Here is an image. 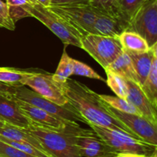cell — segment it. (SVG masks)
<instances>
[{"instance_id": "cell-4", "label": "cell", "mask_w": 157, "mask_h": 157, "mask_svg": "<svg viewBox=\"0 0 157 157\" xmlns=\"http://www.w3.org/2000/svg\"><path fill=\"white\" fill-rule=\"evenodd\" d=\"M89 127L107 145L117 152H129L150 157L157 150V146L147 144L128 133L89 124Z\"/></svg>"}, {"instance_id": "cell-8", "label": "cell", "mask_w": 157, "mask_h": 157, "mask_svg": "<svg viewBox=\"0 0 157 157\" xmlns=\"http://www.w3.org/2000/svg\"><path fill=\"white\" fill-rule=\"evenodd\" d=\"M127 31L136 32L153 47L157 44V0H147L129 22Z\"/></svg>"}, {"instance_id": "cell-10", "label": "cell", "mask_w": 157, "mask_h": 157, "mask_svg": "<svg viewBox=\"0 0 157 157\" xmlns=\"http://www.w3.org/2000/svg\"><path fill=\"white\" fill-rule=\"evenodd\" d=\"M107 109L137 137L147 144L157 146V127L153 125L144 117L119 111L108 105Z\"/></svg>"}, {"instance_id": "cell-14", "label": "cell", "mask_w": 157, "mask_h": 157, "mask_svg": "<svg viewBox=\"0 0 157 157\" xmlns=\"http://www.w3.org/2000/svg\"><path fill=\"white\" fill-rule=\"evenodd\" d=\"M0 120L19 128H26L31 124L19 110L14 95L0 94Z\"/></svg>"}, {"instance_id": "cell-34", "label": "cell", "mask_w": 157, "mask_h": 157, "mask_svg": "<svg viewBox=\"0 0 157 157\" xmlns=\"http://www.w3.org/2000/svg\"><path fill=\"white\" fill-rule=\"evenodd\" d=\"M115 157H148L145 155L137 154V153H129V152H118Z\"/></svg>"}, {"instance_id": "cell-28", "label": "cell", "mask_w": 157, "mask_h": 157, "mask_svg": "<svg viewBox=\"0 0 157 157\" xmlns=\"http://www.w3.org/2000/svg\"><path fill=\"white\" fill-rule=\"evenodd\" d=\"M73 75H78V76L87 77L88 78H92V79L100 80V81H105V80L100 76L96 71L93 70L90 66L81 61H78V60L73 59Z\"/></svg>"}, {"instance_id": "cell-24", "label": "cell", "mask_w": 157, "mask_h": 157, "mask_svg": "<svg viewBox=\"0 0 157 157\" xmlns=\"http://www.w3.org/2000/svg\"><path fill=\"white\" fill-rule=\"evenodd\" d=\"M99 97L107 105L110 106L112 108L115 109V110L125 112V113L141 115L140 112L133 104H130L127 99L119 98V97H113L106 94H99Z\"/></svg>"}, {"instance_id": "cell-12", "label": "cell", "mask_w": 157, "mask_h": 157, "mask_svg": "<svg viewBox=\"0 0 157 157\" xmlns=\"http://www.w3.org/2000/svg\"><path fill=\"white\" fill-rule=\"evenodd\" d=\"M15 99L18 104L19 110H21L22 114L30 121L31 124H34L35 126L44 127V128L63 130L70 124L76 123L64 121L58 119L36 106L32 105L25 101H21L15 97Z\"/></svg>"}, {"instance_id": "cell-5", "label": "cell", "mask_w": 157, "mask_h": 157, "mask_svg": "<svg viewBox=\"0 0 157 157\" xmlns=\"http://www.w3.org/2000/svg\"><path fill=\"white\" fill-rule=\"evenodd\" d=\"M81 48L105 70L123 52L119 37L88 34L81 38Z\"/></svg>"}, {"instance_id": "cell-23", "label": "cell", "mask_w": 157, "mask_h": 157, "mask_svg": "<svg viewBox=\"0 0 157 157\" xmlns=\"http://www.w3.org/2000/svg\"><path fill=\"white\" fill-rule=\"evenodd\" d=\"M73 58L67 55L64 48L58 67L55 74L52 75V78L59 84L65 82L71 75H73Z\"/></svg>"}, {"instance_id": "cell-35", "label": "cell", "mask_w": 157, "mask_h": 157, "mask_svg": "<svg viewBox=\"0 0 157 157\" xmlns=\"http://www.w3.org/2000/svg\"><path fill=\"white\" fill-rule=\"evenodd\" d=\"M37 3L41 5V6H44V7H48L52 2H51V0H35Z\"/></svg>"}, {"instance_id": "cell-36", "label": "cell", "mask_w": 157, "mask_h": 157, "mask_svg": "<svg viewBox=\"0 0 157 157\" xmlns=\"http://www.w3.org/2000/svg\"><path fill=\"white\" fill-rule=\"evenodd\" d=\"M156 152H157V150L156 152H154V153H153V154L150 157H157V153H156Z\"/></svg>"}, {"instance_id": "cell-22", "label": "cell", "mask_w": 157, "mask_h": 157, "mask_svg": "<svg viewBox=\"0 0 157 157\" xmlns=\"http://www.w3.org/2000/svg\"><path fill=\"white\" fill-rule=\"evenodd\" d=\"M140 87L153 107L157 109V55L153 58L150 74Z\"/></svg>"}, {"instance_id": "cell-7", "label": "cell", "mask_w": 157, "mask_h": 157, "mask_svg": "<svg viewBox=\"0 0 157 157\" xmlns=\"http://www.w3.org/2000/svg\"><path fill=\"white\" fill-rule=\"evenodd\" d=\"M14 96L21 101H25L45 110L51 115L62 121L76 123L82 122L87 124L85 119L83 118L69 104L64 106L57 104L25 86L15 87Z\"/></svg>"}, {"instance_id": "cell-17", "label": "cell", "mask_w": 157, "mask_h": 157, "mask_svg": "<svg viewBox=\"0 0 157 157\" xmlns=\"http://www.w3.org/2000/svg\"><path fill=\"white\" fill-rule=\"evenodd\" d=\"M106 69L111 71L125 80L133 81L139 84L137 75L133 68L130 55L125 51L123 50L119 56Z\"/></svg>"}, {"instance_id": "cell-2", "label": "cell", "mask_w": 157, "mask_h": 157, "mask_svg": "<svg viewBox=\"0 0 157 157\" xmlns=\"http://www.w3.org/2000/svg\"><path fill=\"white\" fill-rule=\"evenodd\" d=\"M78 127V123H73L63 130H56L30 124L22 129L33 136L51 157H81L74 137Z\"/></svg>"}, {"instance_id": "cell-9", "label": "cell", "mask_w": 157, "mask_h": 157, "mask_svg": "<svg viewBox=\"0 0 157 157\" xmlns=\"http://www.w3.org/2000/svg\"><path fill=\"white\" fill-rule=\"evenodd\" d=\"M74 137L81 157H115L118 153L103 141L91 128L83 129L79 126Z\"/></svg>"}, {"instance_id": "cell-18", "label": "cell", "mask_w": 157, "mask_h": 157, "mask_svg": "<svg viewBox=\"0 0 157 157\" xmlns=\"http://www.w3.org/2000/svg\"><path fill=\"white\" fill-rule=\"evenodd\" d=\"M35 71L0 67V82L13 87L25 85L27 80L35 73Z\"/></svg>"}, {"instance_id": "cell-13", "label": "cell", "mask_w": 157, "mask_h": 157, "mask_svg": "<svg viewBox=\"0 0 157 157\" xmlns=\"http://www.w3.org/2000/svg\"><path fill=\"white\" fill-rule=\"evenodd\" d=\"M127 84V96L126 99L133 104L143 117L157 127L156 108L153 107L148 98L144 94L140 86L133 81L126 80Z\"/></svg>"}, {"instance_id": "cell-29", "label": "cell", "mask_w": 157, "mask_h": 157, "mask_svg": "<svg viewBox=\"0 0 157 157\" xmlns=\"http://www.w3.org/2000/svg\"><path fill=\"white\" fill-rule=\"evenodd\" d=\"M0 28H4L10 31H14L15 24L9 15L7 4L0 0Z\"/></svg>"}, {"instance_id": "cell-16", "label": "cell", "mask_w": 157, "mask_h": 157, "mask_svg": "<svg viewBox=\"0 0 157 157\" xmlns=\"http://www.w3.org/2000/svg\"><path fill=\"white\" fill-rule=\"evenodd\" d=\"M127 53L130 55L133 68L137 75L139 85L141 86L150 74L153 58L155 55H157V44H154L146 52H143V53L127 52Z\"/></svg>"}, {"instance_id": "cell-11", "label": "cell", "mask_w": 157, "mask_h": 157, "mask_svg": "<svg viewBox=\"0 0 157 157\" xmlns=\"http://www.w3.org/2000/svg\"><path fill=\"white\" fill-rule=\"evenodd\" d=\"M25 85L43 98L59 105L68 104L61 84L54 81L52 75L46 72L36 71L27 80Z\"/></svg>"}, {"instance_id": "cell-38", "label": "cell", "mask_w": 157, "mask_h": 157, "mask_svg": "<svg viewBox=\"0 0 157 157\" xmlns=\"http://www.w3.org/2000/svg\"><path fill=\"white\" fill-rule=\"evenodd\" d=\"M0 157H3V156H0Z\"/></svg>"}, {"instance_id": "cell-27", "label": "cell", "mask_w": 157, "mask_h": 157, "mask_svg": "<svg viewBox=\"0 0 157 157\" xmlns=\"http://www.w3.org/2000/svg\"><path fill=\"white\" fill-rule=\"evenodd\" d=\"M0 140L9 144V145L12 146V147H15V148L18 149V150H21V151L25 152V153H28V154L31 155V156H33L35 157H51L47 153L41 151V150L35 148V147L28 144V143L12 140L4 137V136H1V135H0Z\"/></svg>"}, {"instance_id": "cell-19", "label": "cell", "mask_w": 157, "mask_h": 157, "mask_svg": "<svg viewBox=\"0 0 157 157\" xmlns=\"http://www.w3.org/2000/svg\"><path fill=\"white\" fill-rule=\"evenodd\" d=\"M123 50L130 53H143L150 48L146 40L136 32L125 31L119 35Z\"/></svg>"}, {"instance_id": "cell-15", "label": "cell", "mask_w": 157, "mask_h": 157, "mask_svg": "<svg viewBox=\"0 0 157 157\" xmlns=\"http://www.w3.org/2000/svg\"><path fill=\"white\" fill-rule=\"evenodd\" d=\"M129 23L117 15L99 14L93 25V34L110 37H119L127 30Z\"/></svg>"}, {"instance_id": "cell-32", "label": "cell", "mask_w": 157, "mask_h": 157, "mask_svg": "<svg viewBox=\"0 0 157 157\" xmlns=\"http://www.w3.org/2000/svg\"><path fill=\"white\" fill-rule=\"evenodd\" d=\"M51 2H52L51 5L88 4L89 0H51Z\"/></svg>"}, {"instance_id": "cell-20", "label": "cell", "mask_w": 157, "mask_h": 157, "mask_svg": "<svg viewBox=\"0 0 157 157\" xmlns=\"http://www.w3.org/2000/svg\"><path fill=\"white\" fill-rule=\"evenodd\" d=\"M0 135L4 136V137L8 138V139L12 140L28 143V144L35 147V148L45 153L39 142L33 136H32L30 133L26 132L22 128H19V127L10 125V124H5L2 127H0Z\"/></svg>"}, {"instance_id": "cell-6", "label": "cell", "mask_w": 157, "mask_h": 157, "mask_svg": "<svg viewBox=\"0 0 157 157\" xmlns=\"http://www.w3.org/2000/svg\"><path fill=\"white\" fill-rule=\"evenodd\" d=\"M48 8L65 20L82 37L93 34L94 22L100 14L89 4L51 5Z\"/></svg>"}, {"instance_id": "cell-3", "label": "cell", "mask_w": 157, "mask_h": 157, "mask_svg": "<svg viewBox=\"0 0 157 157\" xmlns=\"http://www.w3.org/2000/svg\"><path fill=\"white\" fill-rule=\"evenodd\" d=\"M25 9L29 16L41 21L65 45L81 48L82 36L58 14L37 2L25 6Z\"/></svg>"}, {"instance_id": "cell-37", "label": "cell", "mask_w": 157, "mask_h": 157, "mask_svg": "<svg viewBox=\"0 0 157 157\" xmlns=\"http://www.w3.org/2000/svg\"><path fill=\"white\" fill-rule=\"evenodd\" d=\"M5 124H6V123H5V122H3L2 121H1V120H0V127H2V126L4 125Z\"/></svg>"}, {"instance_id": "cell-1", "label": "cell", "mask_w": 157, "mask_h": 157, "mask_svg": "<svg viewBox=\"0 0 157 157\" xmlns=\"http://www.w3.org/2000/svg\"><path fill=\"white\" fill-rule=\"evenodd\" d=\"M60 84L68 104L85 119L87 125L91 124L124 132L140 140L109 111L107 104L100 98L99 94L85 84L71 78Z\"/></svg>"}, {"instance_id": "cell-30", "label": "cell", "mask_w": 157, "mask_h": 157, "mask_svg": "<svg viewBox=\"0 0 157 157\" xmlns=\"http://www.w3.org/2000/svg\"><path fill=\"white\" fill-rule=\"evenodd\" d=\"M113 0H89L88 4L100 14L115 15L112 9Z\"/></svg>"}, {"instance_id": "cell-25", "label": "cell", "mask_w": 157, "mask_h": 157, "mask_svg": "<svg viewBox=\"0 0 157 157\" xmlns=\"http://www.w3.org/2000/svg\"><path fill=\"white\" fill-rule=\"evenodd\" d=\"M105 71L107 75L106 82L107 86L111 89L117 97L126 99L128 91L126 80L108 69H105Z\"/></svg>"}, {"instance_id": "cell-21", "label": "cell", "mask_w": 157, "mask_h": 157, "mask_svg": "<svg viewBox=\"0 0 157 157\" xmlns=\"http://www.w3.org/2000/svg\"><path fill=\"white\" fill-rule=\"evenodd\" d=\"M146 1L147 0H113L112 9L115 15L129 23Z\"/></svg>"}, {"instance_id": "cell-33", "label": "cell", "mask_w": 157, "mask_h": 157, "mask_svg": "<svg viewBox=\"0 0 157 157\" xmlns=\"http://www.w3.org/2000/svg\"><path fill=\"white\" fill-rule=\"evenodd\" d=\"M14 94H15V87L0 82V94L14 95Z\"/></svg>"}, {"instance_id": "cell-31", "label": "cell", "mask_w": 157, "mask_h": 157, "mask_svg": "<svg viewBox=\"0 0 157 157\" xmlns=\"http://www.w3.org/2000/svg\"><path fill=\"white\" fill-rule=\"evenodd\" d=\"M0 156L3 157H35L0 140Z\"/></svg>"}, {"instance_id": "cell-26", "label": "cell", "mask_w": 157, "mask_h": 157, "mask_svg": "<svg viewBox=\"0 0 157 157\" xmlns=\"http://www.w3.org/2000/svg\"><path fill=\"white\" fill-rule=\"evenodd\" d=\"M35 2H36L35 0H6V3L9 7V15L15 23L21 18L30 17L25 9V6Z\"/></svg>"}]
</instances>
